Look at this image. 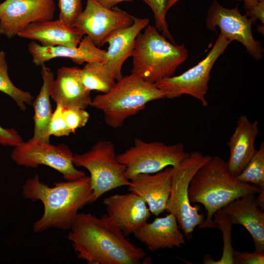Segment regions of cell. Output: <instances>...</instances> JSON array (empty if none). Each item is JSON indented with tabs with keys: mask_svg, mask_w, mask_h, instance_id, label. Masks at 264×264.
I'll list each match as a JSON object with an SVG mask.
<instances>
[{
	"mask_svg": "<svg viewBox=\"0 0 264 264\" xmlns=\"http://www.w3.org/2000/svg\"><path fill=\"white\" fill-rule=\"evenodd\" d=\"M104 214L78 213L67 235L78 259L89 264H140L146 253Z\"/></svg>",
	"mask_w": 264,
	"mask_h": 264,
	"instance_id": "cell-1",
	"label": "cell"
},
{
	"mask_svg": "<svg viewBox=\"0 0 264 264\" xmlns=\"http://www.w3.org/2000/svg\"><path fill=\"white\" fill-rule=\"evenodd\" d=\"M22 194L25 198L40 200L44 205L43 216L33 225L35 233L51 228L69 230L78 211L96 201L90 176L86 175L76 180L55 182L54 187H49L36 175L26 180Z\"/></svg>",
	"mask_w": 264,
	"mask_h": 264,
	"instance_id": "cell-2",
	"label": "cell"
},
{
	"mask_svg": "<svg viewBox=\"0 0 264 264\" xmlns=\"http://www.w3.org/2000/svg\"><path fill=\"white\" fill-rule=\"evenodd\" d=\"M261 191L256 186L233 176L220 157L211 156L192 178L188 197L191 204L200 203L206 210V218L199 227L214 228L213 217L217 211L238 198Z\"/></svg>",
	"mask_w": 264,
	"mask_h": 264,
	"instance_id": "cell-3",
	"label": "cell"
},
{
	"mask_svg": "<svg viewBox=\"0 0 264 264\" xmlns=\"http://www.w3.org/2000/svg\"><path fill=\"white\" fill-rule=\"evenodd\" d=\"M137 36L132 51V73L146 82L155 83L173 75L188 57L184 44H174L148 25Z\"/></svg>",
	"mask_w": 264,
	"mask_h": 264,
	"instance_id": "cell-4",
	"label": "cell"
},
{
	"mask_svg": "<svg viewBox=\"0 0 264 264\" xmlns=\"http://www.w3.org/2000/svg\"><path fill=\"white\" fill-rule=\"evenodd\" d=\"M164 98L165 93L154 83L132 73L117 81L108 92L95 96L91 106L103 112L108 126L118 128L126 119L144 109L149 102Z\"/></svg>",
	"mask_w": 264,
	"mask_h": 264,
	"instance_id": "cell-5",
	"label": "cell"
},
{
	"mask_svg": "<svg viewBox=\"0 0 264 264\" xmlns=\"http://www.w3.org/2000/svg\"><path fill=\"white\" fill-rule=\"evenodd\" d=\"M211 157L199 151L188 153L176 166L172 167L171 191L166 211L175 217L186 236L193 233L205 218L199 208L192 206L188 197L190 182L197 171Z\"/></svg>",
	"mask_w": 264,
	"mask_h": 264,
	"instance_id": "cell-6",
	"label": "cell"
},
{
	"mask_svg": "<svg viewBox=\"0 0 264 264\" xmlns=\"http://www.w3.org/2000/svg\"><path fill=\"white\" fill-rule=\"evenodd\" d=\"M73 163L89 172L95 201L108 191L129 184L124 175L126 167L118 161L115 146L109 140L98 141L88 152L74 154Z\"/></svg>",
	"mask_w": 264,
	"mask_h": 264,
	"instance_id": "cell-7",
	"label": "cell"
},
{
	"mask_svg": "<svg viewBox=\"0 0 264 264\" xmlns=\"http://www.w3.org/2000/svg\"><path fill=\"white\" fill-rule=\"evenodd\" d=\"M188 153L184 144L180 142L167 145L135 138L133 145L117 155V158L125 165L124 175L130 180L139 174H154L167 167L176 166Z\"/></svg>",
	"mask_w": 264,
	"mask_h": 264,
	"instance_id": "cell-8",
	"label": "cell"
},
{
	"mask_svg": "<svg viewBox=\"0 0 264 264\" xmlns=\"http://www.w3.org/2000/svg\"><path fill=\"white\" fill-rule=\"evenodd\" d=\"M231 42L220 32L204 59L182 74L162 79L154 85L165 93V98L173 99L189 95L200 101L203 107L207 106L205 95L211 69Z\"/></svg>",
	"mask_w": 264,
	"mask_h": 264,
	"instance_id": "cell-9",
	"label": "cell"
},
{
	"mask_svg": "<svg viewBox=\"0 0 264 264\" xmlns=\"http://www.w3.org/2000/svg\"><path fill=\"white\" fill-rule=\"evenodd\" d=\"M74 154L66 145L57 146L31 138L14 147L11 158L18 165L36 168L40 165L49 166L60 173L66 180L85 176L73 163Z\"/></svg>",
	"mask_w": 264,
	"mask_h": 264,
	"instance_id": "cell-10",
	"label": "cell"
},
{
	"mask_svg": "<svg viewBox=\"0 0 264 264\" xmlns=\"http://www.w3.org/2000/svg\"><path fill=\"white\" fill-rule=\"evenodd\" d=\"M253 23L251 19L241 13L237 6L225 8L217 0H212L207 10L206 25L208 29L215 30L218 27L227 39L240 42L253 58L259 61L263 57V49L253 36Z\"/></svg>",
	"mask_w": 264,
	"mask_h": 264,
	"instance_id": "cell-11",
	"label": "cell"
},
{
	"mask_svg": "<svg viewBox=\"0 0 264 264\" xmlns=\"http://www.w3.org/2000/svg\"><path fill=\"white\" fill-rule=\"evenodd\" d=\"M86 6L73 26L80 29L99 47L113 31L131 25L134 16L118 7L108 8L96 0H86Z\"/></svg>",
	"mask_w": 264,
	"mask_h": 264,
	"instance_id": "cell-12",
	"label": "cell"
},
{
	"mask_svg": "<svg viewBox=\"0 0 264 264\" xmlns=\"http://www.w3.org/2000/svg\"><path fill=\"white\" fill-rule=\"evenodd\" d=\"M54 0H5L0 3V34L10 39L29 24L52 20Z\"/></svg>",
	"mask_w": 264,
	"mask_h": 264,
	"instance_id": "cell-13",
	"label": "cell"
},
{
	"mask_svg": "<svg viewBox=\"0 0 264 264\" xmlns=\"http://www.w3.org/2000/svg\"><path fill=\"white\" fill-rule=\"evenodd\" d=\"M107 215L127 237L136 232L147 222L151 213L145 201L136 194L129 192L116 194L103 201Z\"/></svg>",
	"mask_w": 264,
	"mask_h": 264,
	"instance_id": "cell-14",
	"label": "cell"
},
{
	"mask_svg": "<svg viewBox=\"0 0 264 264\" xmlns=\"http://www.w3.org/2000/svg\"><path fill=\"white\" fill-rule=\"evenodd\" d=\"M172 167L154 174H141L130 180L128 190L141 198L152 214L158 216L166 211L169 198Z\"/></svg>",
	"mask_w": 264,
	"mask_h": 264,
	"instance_id": "cell-15",
	"label": "cell"
},
{
	"mask_svg": "<svg viewBox=\"0 0 264 264\" xmlns=\"http://www.w3.org/2000/svg\"><path fill=\"white\" fill-rule=\"evenodd\" d=\"M149 21L147 18L134 17L131 25L112 31L105 39L104 44L108 43L109 47L103 63L116 81L123 77L122 66L132 56L136 37Z\"/></svg>",
	"mask_w": 264,
	"mask_h": 264,
	"instance_id": "cell-16",
	"label": "cell"
},
{
	"mask_svg": "<svg viewBox=\"0 0 264 264\" xmlns=\"http://www.w3.org/2000/svg\"><path fill=\"white\" fill-rule=\"evenodd\" d=\"M33 63L37 66H42L45 63L56 58H67L73 62L82 64L84 63L103 62L107 50L96 46L91 40L85 35L76 47L64 46H43L31 42L28 46Z\"/></svg>",
	"mask_w": 264,
	"mask_h": 264,
	"instance_id": "cell-17",
	"label": "cell"
},
{
	"mask_svg": "<svg viewBox=\"0 0 264 264\" xmlns=\"http://www.w3.org/2000/svg\"><path fill=\"white\" fill-rule=\"evenodd\" d=\"M80 68L63 66L57 71V77L50 87V97L64 108L85 109L91 106L90 91L83 86Z\"/></svg>",
	"mask_w": 264,
	"mask_h": 264,
	"instance_id": "cell-18",
	"label": "cell"
},
{
	"mask_svg": "<svg viewBox=\"0 0 264 264\" xmlns=\"http://www.w3.org/2000/svg\"><path fill=\"white\" fill-rule=\"evenodd\" d=\"M259 132L258 121L251 122L243 115L239 117L227 143L230 155L226 165L233 176L236 177L243 170L255 153L254 145Z\"/></svg>",
	"mask_w": 264,
	"mask_h": 264,
	"instance_id": "cell-19",
	"label": "cell"
},
{
	"mask_svg": "<svg viewBox=\"0 0 264 264\" xmlns=\"http://www.w3.org/2000/svg\"><path fill=\"white\" fill-rule=\"evenodd\" d=\"M85 34L80 29L59 19L32 23L18 36L39 41L42 45L77 47Z\"/></svg>",
	"mask_w": 264,
	"mask_h": 264,
	"instance_id": "cell-20",
	"label": "cell"
},
{
	"mask_svg": "<svg viewBox=\"0 0 264 264\" xmlns=\"http://www.w3.org/2000/svg\"><path fill=\"white\" fill-rule=\"evenodd\" d=\"M255 194L238 198L222 208L232 224H240L251 235L256 250H264V213Z\"/></svg>",
	"mask_w": 264,
	"mask_h": 264,
	"instance_id": "cell-21",
	"label": "cell"
},
{
	"mask_svg": "<svg viewBox=\"0 0 264 264\" xmlns=\"http://www.w3.org/2000/svg\"><path fill=\"white\" fill-rule=\"evenodd\" d=\"M133 235L152 252L179 247L185 243L184 235L175 217L170 213L155 218L152 222H146Z\"/></svg>",
	"mask_w": 264,
	"mask_h": 264,
	"instance_id": "cell-22",
	"label": "cell"
},
{
	"mask_svg": "<svg viewBox=\"0 0 264 264\" xmlns=\"http://www.w3.org/2000/svg\"><path fill=\"white\" fill-rule=\"evenodd\" d=\"M41 66L43 84L39 94L32 102L34 109V129L32 138L49 143L48 128L53 113L50 101V87L54 77L50 68L44 65Z\"/></svg>",
	"mask_w": 264,
	"mask_h": 264,
	"instance_id": "cell-23",
	"label": "cell"
},
{
	"mask_svg": "<svg viewBox=\"0 0 264 264\" xmlns=\"http://www.w3.org/2000/svg\"><path fill=\"white\" fill-rule=\"evenodd\" d=\"M81 81L87 90L105 93L115 84V78L103 62L88 63L80 69Z\"/></svg>",
	"mask_w": 264,
	"mask_h": 264,
	"instance_id": "cell-24",
	"label": "cell"
},
{
	"mask_svg": "<svg viewBox=\"0 0 264 264\" xmlns=\"http://www.w3.org/2000/svg\"><path fill=\"white\" fill-rule=\"evenodd\" d=\"M0 91L11 97L20 109L25 111L26 105H31L34 99L28 92L16 87L10 80L8 74V66L6 53L0 51Z\"/></svg>",
	"mask_w": 264,
	"mask_h": 264,
	"instance_id": "cell-25",
	"label": "cell"
},
{
	"mask_svg": "<svg viewBox=\"0 0 264 264\" xmlns=\"http://www.w3.org/2000/svg\"><path fill=\"white\" fill-rule=\"evenodd\" d=\"M213 222L216 227L220 228L223 233L224 242L222 255L219 261H215L208 255L205 256L204 264H233V248L231 244L232 223L228 216L221 209L217 211L214 215Z\"/></svg>",
	"mask_w": 264,
	"mask_h": 264,
	"instance_id": "cell-26",
	"label": "cell"
},
{
	"mask_svg": "<svg viewBox=\"0 0 264 264\" xmlns=\"http://www.w3.org/2000/svg\"><path fill=\"white\" fill-rule=\"evenodd\" d=\"M241 181L252 183L264 191V143H261L243 170L236 176Z\"/></svg>",
	"mask_w": 264,
	"mask_h": 264,
	"instance_id": "cell-27",
	"label": "cell"
},
{
	"mask_svg": "<svg viewBox=\"0 0 264 264\" xmlns=\"http://www.w3.org/2000/svg\"><path fill=\"white\" fill-rule=\"evenodd\" d=\"M151 8L154 13L155 27L162 35L171 42L175 44L171 34L166 20L167 0H141Z\"/></svg>",
	"mask_w": 264,
	"mask_h": 264,
	"instance_id": "cell-28",
	"label": "cell"
},
{
	"mask_svg": "<svg viewBox=\"0 0 264 264\" xmlns=\"http://www.w3.org/2000/svg\"><path fill=\"white\" fill-rule=\"evenodd\" d=\"M59 19L73 25L83 11L82 0H58Z\"/></svg>",
	"mask_w": 264,
	"mask_h": 264,
	"instance_id": "cell-29",
	"label": "cell"
},
{
	"mask_svg": "<svg viewBox=\"0 0 264 264\" xmlns=\"http://www.w3.org/2000/svg\"><path fill=\"white\" fill-rule=\"evenodd\" d=\"M63 115L71 133H74L76 130L85 126L89 118V114L85 109L77 108H63Z\"/></svg>",
	"mask_w": 264,
	"mask_h": 264,
	"instance_id": "cell-30",
	"label": "cell"
},
{
	"mask_svg": "<svg viewBox=\"0 0 264 264\" xmlns=\"http://www.w3.org/2000/svg\"><path fill=\"white\" fill-rule=\"evenodd\" d=\"M63 107L59 104L57 106L49 122L48 135L60 137L68 136L71 133L67 126L63 115Z\"/></svg>",
	"mask_w": 264,
	"mask_h": 264,
	"instance_id": "cell-31",
	"label": "cell"
},
{
	"mask_svg": "<svg viewBox=\"0 0 264 264\" xmlns=\"http://www.w3.org/2000/svg\"><path fill=\"white\" fill-rule=\"evenodd\" d=\"M234 264H263L264 250H256L252 253L240 252L234 250L233 252Z\"/></svg>",
	"mask_w": 264,
	"mask_h": 264,
	"instance_id": "cell-32",
	"label": "cell"
},
{
	"mask_svg": "<svg viewBox=\"0 0 264 264\" xmlns=\"http://www.w3.org/2000/svg\"><path fill=\"white\" fill-rule=\"evenodd\" d=\"M22 142V138L15 129L0 126V144L15 147Z\"/></svg>",
	"mask_w": 264,
	"mask_h": 264,
	"instance_id": "cell-33",
	"label": "cell"
},
{
	"mask_svg": "<svg viewBox=\"0 0 264 264\" xmlns=\"http://www.w3.org/2000/svg\"><path fill=\"white\" fill-rule=\"evenodd\" d=\"M247 17L254 22L259 20L262 25L264 24V0H260L254 6L245 9Z\"/></svg>",
	"mask_w": 264,
	"mask_h": 264,
	"instance_id": "cell-34",
	"label": "cell"
},
{
	"mask_svg": "<svg viewBox=\"0 0 264 264\" xmlns=\"http://www.w3.org/2000/svg\"><path fill=\"white\" fill-rule=\"evenodd\" d=\"M99 3L108 8H112L122 1H132L134 0H96Z\"/></svg>",
	"mask_w": 264,
	"mask_h": 264,
	"instance_id": "cell-35",
	"label": "cell"
},
{
	"mask_svg": "<svg viewBox=\"0 0 264 264\" xmlns=\"http://www.w3.org/2000/svg\"><path fill=\"white\" fill-rule=\"evenodd\" d=\"M258 194L259 195V196H258V198H256V200L258 205L259 206L261 209L263 210L264 207V191H261Z\"/></svg>",
	"mask_w": 264,
	"mask_h": 264,
	"instance_id": "cell-36",
	"label": "cell"
},
{
	"mask_svg": "<svg viewBox=\"0 0 264 264\" xmlns=\"http://www.w3.org/2000/svg\"><path fill=\"white\" fill-rule=\"evenodd\" d=\"M244 2L245 9H248L256 5L260 0H237Z\"/></svg>",
	"mask_w": 264,
	"mask_h": 264,
	"instance_id": "cell-37",
	"label": "cell"
},
{
	"mask_svg": "<svg viewBox=\"0 0 264 264\" xmlns=\"http://www.w3.org/2000/svg\"><path fill=\"white\" fill-rule=\"evenodd\" d=\"M179 0H167L166 9L168 11L174 4H175Z\"/></svg>",
	"mask_w": 264,
	"mask_h": 264,
	"instance_id": "cell-38",
	"label": "cell"
}]
</instances>
